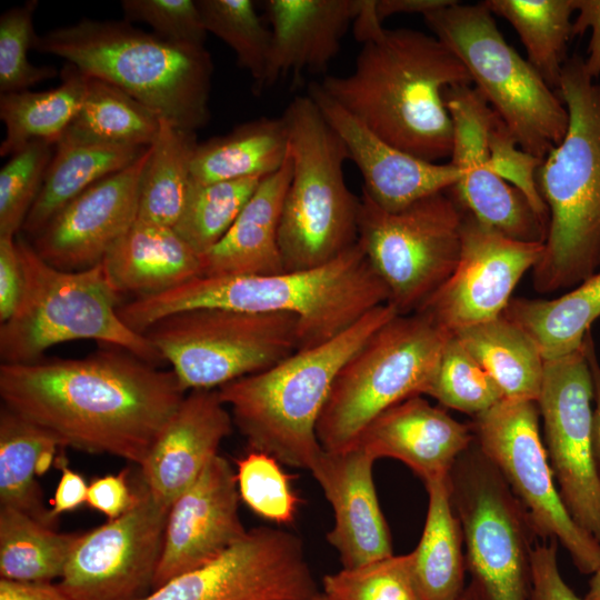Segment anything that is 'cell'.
<instances>
[{"label":"cell","mask_w":600,"mask_h":600,"mask_svg":"<svg viewBox=\"0 0 600 600\" xmlns=\"http://www.w3.org/2000/svg\"><path fill=\"white\" fill-rule=\"evenodd\" d=\"M291 172L288 152L282 167L261 180L224 237L202 254L201 277L268 276L284 271L279 226Z\"/></svg>","instance_id":"27"},{"label":"cell","mask_w":600,"mask_h":600,"mask_svg":"<svg viewBox=\"0 0 600 600\" xmlns=\"http://www.w3.org/2000/svg\"><path fill=\"white\" fill-rule=\"evenodd\" d=\"M592 401L584 338L577 351L544 361L537 403L560 498L574 522L600 542V482L591 454Z\"/></svg>","instance_id":"15"},{"label":"cell","mask_w":600,"mask_h":600,"mask_svg":"<svg viewBox=\"0 0 600 600\" xmlns=\"http://www.w3.org/2000/svg\"><path fill=\"white\" fill-rule=\"evenodd\" d=\"M298 600H329L324 593L322 591H319L310 597H306V598H302V599H298Z\"/></svg>","instance_id":"59"},{"label":"cell","mask_w":600,"mask_h":600,"mask_svg":"<svg viewBox=\"0 0 600 600\" xmlns=\"http://www.w3.org/2000/svg\"><path fill=\"white\" fill-rule=\"evenodd\" d=\"M471 426L461 423L421 396L383 411L353 444L374 461L393 458L424 483L448 477L457 459L473 443Z\"/></svg>","instance_id":"25"},{"label":"cell","mask_w":600,"mask_h":600,"mask_svg":"<svg viewBox=\"0 0 600 600\" xmlns=\"http://www.w3.org/2000/svg\"><path fill=\"white\" fill-rule=\"evenodd\" d=\"M232 424L218 389L191 390L140 466L141 482L170 508L219 454V446Z\"/></svg>","instance_id":"24"},{"label":"cell","mask_w":600,"mask_h":600,"mask_svg":"<svg viewBox=\"0 0 600 600\" xmlns=\"http://www.w3.org/2000/svg\"><path fill=\"white\" fill-rule=\"evenodd\" d=\"M449 331L428 316L398 314L378 329L339 370L317 423L324 451L352 446L389 408L424 391Z\"/></svg>","instance_id":"10"},{"label":"cell","mask_w":600,"mask_h":600,"mask_svg":"<svg viewBox=\"0 0 600 600\" xmlns=\"http://www.w3.org/2000/svg\"><path fill=\"white\" fill-rule=\"evenodd\" d=\"M279 463L269 454L251 451L238 460L236 477L239 494L253 512L277 523H288L299 499Z\"/></svg>","instance_id":"46"},{"label":"cell","mask_w":600,"mask_h":600,"mask_svg":"<svg viewBox=\"0 0 600 600\" xmlns=\"http://www.w3.org/2000/svg\"><path fill=\"white\" fill-rule=\"evenodd\" d=\"M3 407L61 447L107 453L139 467L186 391L171 370L109 346L81 359L0 364Z\"/></svg>","instance_id":"1"},{"label":"cell","mask_w":600,"mask_h":600,"mask_svg":"<svg viewBox=\"0 0 600 600\" xmlns=\"http://www.w3.org/2000/svg\"><path fill=\"white\" fill-rule=\"evenodd\" d=\"M557 90L569 121L537 171L549 212L543 252L532 269L541 293L577 286L600 269V83L576 54L564 62Z\"/></svg>","instance_id":"4"},{"label":"cell","mask_w":600,"mask_h":600,"mask_svg":"<svg viewBox=\"0 0 600 600\" xmlns=\"http://www.w3.org/2000/svg\"><path fill=\"white\" fill-rule=\"evenodd\" d=\"M462 220V209L444 191L398 211L382 209L362 192L358 242L399 314L417 312L453 272Z\"/></svg>","instance_id":"13"},{"label":"cell","mask_w":600,"mask_h":600,"mask_svg":"<svg viewBox=\"0 0 600 600\" xmlns=\"http://www.w3.org/2000/svg\"><path fill=\"white\" fill-rule=\"evenodd\" d=\"M81 533H60L31 516L0 506V576L16 581L61 578Z\"/></svg>","instance_id":"37"},{"label":"cell","mask_w":600,"mask_h":600,"mask_svg":"<svg viewBox=\"0 0 600 600\" xmlns=\"http://www.w3.org/2000/svg\"><path fill=\"white\" fill-rule=\"evenodd\" d=\"M288 152V130L282 117L252 119L224 136L198 143L191 182L264 178L282 167Z\"/></svg>","instance_id":"30"},{"label":"cell","mask_w":600,"mask_h":600,"mask_svg":"<svg viewBox=\"0 0 600 600\" xmlns=\"http://www.w3.org/2000/svg\"><path fill=\"white\" fill-rule=\"evenodd\" d=\"M106 277L120 294L162 293L202 276V256L173 228L136 219L102 260Z\"/></svg>","instance_id":"28"},{"label":"cell","mask_w":600,"mask_h":600,"mask_svg":"<svg viewBox=\"0 0 600 600\" xmlns=\"http://www.w3.org/2000/svg\"><path fill=\"white\" fill-rule=\"evenodd\" d=\"M133 506L81 533L59 587L71 600H141L152 587L170 508L141 482Z\"/></svg>","instance_id":"16"},{"label":"cell","mask_w":600,"mask_h":600,"mask_svg":"<svg viewBox=\"0 0 600 600\" xmlns=\"http://www.w3.org/2000/svg\"><path fill=\"white\" fill-rule=\"evenodd\" d=\"M456 0H376V13L382 22L394 14L428 12L454 4Z\"/></svg>","instance_id":"56"},{"label":"cell","mask_w":600,"mask_h":600,"mask_svg":"<svg viewBox=\"0 0 600 600\" xmlns=\"http://www.w3.org/2000/svg\"><path fill=\"white\" fill-rule=\"evenodd\" d=\"M319 591L300 538L258 527L213 561L141 600H298Z\"/></svg>","instance_id":"17"},{"label":"cell","mask_w":600,"mask_h":600,"mask_svg":"<svg viewBox=\"0 0 600 600\" xmlns=\"http://www.w3.org/2000/svg\"><path fill=\"white\" fill-rule=\"evenodd\" d=\"M329 600H424L414 578L411 553L390 556L322 578Z\"/></svg>","instance_id":"43"},{"label":"cell","mask_w":600,"mask_h":600,"mask_svg":"<svg viewBox=\"0 0 600 600\" xmlns=\"http://www.w3.org/2000/svg\"><path fill=\"white\" fill-rule=\"evenodd\" d=\"M429 496L422 536L410 552L424 600H459L466 589L460 521L450 499L449 476L424 483Z\"/></svg>","instance_id":"31"},{"label":"cell","mask_w":600,"mask_h":600,"mask_svg":"<svg viewBox=\"0 0 600 600\" xmlns=\"http://www.w3.org/2000/svg\"><path fill=\"white\" fill-rule=\"evenodd\" d=\"M577 11L572 34H582L591 29L588 58L583 62L587 73L596 80L600 76V0H577Z\"/></svg>","instance_id":"52"},{"label":"cell","mask_w":600,"mask_h":600,"mask_svg":"<svg viewBox=\"0 0 600 600\" xmlns=\"http://www.w3.org/2000/svg\"><path fill=\"white\" fill-rule=\"evenodd\" d=\"M542 252L543 242L511 239L463 211L458 263L417 312L450 333L493 320L502 316L514 287Z\"/></svg>","instance_id":"18"},{"label":"cell","mask_w":600,"mask_h":600,"mask_svg":"<svg viewBox=\"0 0 600 600\" xmlns=\"http://www.w3.org/2000/svg\"><path fill=\"white\" fill-rule=\"evenodd\" d=\"M424 394L444 407L474 417L504 398L492 378L453 334L443 347Z\"/></svg>","instance_id":"42"},{"label":"cell","mask_w":600,"mask_h":600,"mask_svg":"<svg viewBox=\"0 0 600 600\" xmlns=\"http://www.w3.org/2000/svg\"><path fill=\"white\" fill-rule=\"evenodd\" d=\"M33 49L120 88L160 118L194 131L209 121L212 60L129 21L82 19L36 37Z\"/></svg>","instance_id":"6"},{"label":"cell","mask_w":600,"mask_h":600,"mask_svg":"<svg viewBox=\"0 0 600 600\" xmlns=\"http://www.w3.org/2000/svg\"><path fill=\"white\" fill-rule=\"evenodd\" d=\"M558 542L537 543L531 560L530 600H582L563 580L557 560Z\"/></svg>","instance_id":"49"},{"label":"cell","mask_w":600,"mask_h":600,"mask_svg":"<svg viewBox=\"0 0 600 600\" xmlns=\"http://www.w3.org/2000/svg\"><path fill=\"white\" fill-rule=\"evenodd\" d=\"M127 21H142L161 39L182 46L204 47L207 30L193 0H123Z\"/></svg>","instance_id":"48"},{"label":"cell","mask_w":600,"mask_h":600,"mask_svg":"<svg viewBox=\"0 0 600 600\" xmlns=\"http://www.w3.org/2000/svg\"><path fill=\"white\" fill-rule=\"evenodd\" d=\"M261 177L191 182L174 231L199 254L213 248L232 227L257 188Z\"/></svg>","instance_id":"40"},{"label":"cell","mask_w":600,"mask_h":600,"mask_svg":"<svg viewBox=\"0 0 600 600\" xmlns=\"http://www.w3.org/2000/svg\"><path fill=\"white\" fill-rule=\"evenodd\" d=\"M37 0L12 7L0 17V94L24 91L58 74L52 66H36L28 51L36 40L33 16Z\"/></svg>","instance_id":"45"},{"label":"cell","mask_w":600,"mask_h":600,"mask_svg":"<svg viewBox=\"0 0 600 600\" xmlns=\"http://www.w3.org/2000/svg\"><path fill=\"white\" fill-rule=\"evenodd\" d=\"M444 100L453 122L451 163L461 171V178L450 188L453 200L480 223L506 237L544 242L548 226L523 194L489 167L487 132L494 110L471 83L448 88Z\"/></svg>","instance_id":"19"},{"label":"cell","mask_w":600,"mask_h":600,"mask_svg":"<svg viewBox=\"0 0 600 600\" xmlns=\"http://www.w3.org/2000/svg\"><path fill=\"white\" fill-rule=\"evenodd\" d=\"M487 146L492 172L520 191L536 214L548 226V208L537 184V171L542 159L522 150L496 112L488 128Z\"/></svg>","instance_id":"47"},{"label":"cell","mask_w":600,"mask_h":600,"mask_svg":"<svg viewBox=\"0 0 600 600\" xmlns=\"http://www.w3.org/2000/svg\"><path fill=\"white\" fill-rule=\"evenodd\" d=\"M239 497L236 472L216 456L170 507L153 589L213 561L247 534Z\"/></svg>","instance_id":"21"},{"label":"cell","mask_w":600,"mask_h":600,"mask_svg":"<svg viewBox=\"0 0 600 600\" xmlns=\"http://www.w3.org/2000/svg\"><path fill=\"white\" fill-rule=\"evenodd\" d=\"M472 83L460 59L436 37L383 29L362 43L353 70L320 87L391 146L434 162L451 158L453 122L444 93Z\"/></svg>","instance_id":"2"},{"label":"cell","mask_w":600,"mask_h":600,"mask_svg":"<svg viewBox=\"0 0 600 600\" xmlns=\"http://www.w3.org/2000/svg\"><path fill=\"white\" fill-rule=\"evenodd\" d=\"M490 12L502 17L518 32L529 63L550 88L559 86L567 43L572 34L571 17L577 0H486Z\"/></svg>","instance_id":"38"},{"label":"cell","mask_w":600,"mask_h":600,"mask_svg":"<svg viewBox=\"0 0 600 600\" xmlns=\"http://www.w3.org/2000/svg\"><path fill=\"white\" fill-rule=\"evenodd\" d=\"M452 334L492 378L504 398L538 400L544 360L518 326L500 316Z\"/></svg>","instance_id":"35"},{"label":"cell","mask_w":600,"mask_h":600,"mask_svg":"<svg viewBox=\"0 0 600 600\" xmlns=\"http://www.w3.org/2000/svg\"><path fill=\"white\" fill-rule=\"evenodd\" d=\"M539 417L537 401L503 398L474 417V441L527 511L536 534L557 540L581 573L592 574L600 568V542L574 522L560 498Z\"/></svg>","instance_id":"14"},{"label":"cell","mask_w":600,"mask_h":600,"mask_svg":"<svg viewBox=\"0 0 600 600\" xmlns=\"http://www.w3.org/2000/svg\"><path fill=\"white\" fill-rule=\"evenodd\" d=\"M373 463L363 449L352 444L336 452L323 450L310 469L333 510L334 523L327 540L344 569L393 554L373 482Z\"/></svg>","instance_id":"23"},{"label":"cell","mask_w":600,"mask_h":600,"mask_svg":"<svg viewBox=\"0 0 600 600\" xmlns=\"http://www.w3.org/2000/svg\"><path fill=\"white\" fill-rule=\"evenodd\" d=\"M467 569L486 600H530L538 537L529 516L476 441L449 473Z\"/></svg>","instance_id":"12"},{"label":"cell","mask_w":600,"mask_h":600,"mask_svg":"<svg viewBox=\"0 0 600 600\" xmlns=\"http://www.w3.org/2000/svg\"><path fill=\"white\" fill-rule=\"evenodd\" d=\"M181 388L218 389L264 371L298 350V318L222 308L181 311L144 333Z\"/></svg>","instance_id":"11"},{"label":"cell","mask_w":600,"mask_h":600,"mask_svg":"<svg viewBox=\"0 0 600 600\" xmlns=\"http://www.w3.org/2000/svg\"><path fill=\"white\" fill-rule=\"evenodd\" d=\"M16 242L24 272V291L16 313L0 326L1 363H29L62 342L92 339L122 348L142 360H162L144 334L129 329L118 314L120 294L102 263L63 271L46 262L22 233Z\"/></svg>","instance_id":"8"},{"label":"cell","mask_w":600,"mask_h":600,"mask_svg":"<svg viewBox=\"0 0 600 600\" xmlns=\"http://www.w3.org/2000/svg\"><path fill=\"white\" fill-rule=\"evenodd\" d=\"M292 172L279 226L286 272L321 267L358 241L360 198L348 188L347 148L314 101L294 97L281 116Z\"/></svg>","instance_id":"7"},{"label":"cell","mask_w":600,"mask_h":600,"mask_svg":"<svg viewBox=\"0 0 600 600\" xmlns=\"http://www.w3.org/2000/svg\"><path fill=\"white\" fill-rule=\"evenodd\" d=\"M582 600H600V568L592 573L589 589Z\"/></svg>","instance_id":"57"},{"label":"cell","mask_w":600,"mask_h":600,"mask_svg":"<svg viewBox=\"0 0 600 600\" xmlns=\"http://www.w3.org/2000/svg\"><path fill=\"white\" fill-rule=\"evenodd\" d=\"M58 439L8 408L0 411V504L54 527L36 480L53 461Z\"/></svg>","instance_id":"33"},{"label":"cell","mask_w":600,"mask_h":600,"mask_svg":"<svg viewBox=\"0 0 600 600\" xmlns=\"http://www.w3.org/2000/svg\"><path fill=\"white\" fill-rule=\"evenodd\" d=\"M426 24L467 68L474 88L519 147L544 159L568 128V111L537 70L502 37L482 3L454 4L423 16Z\"/></svg>","instance_id":"9"},{"label":"cell","mask_w":600,"mask_h":600,"mask_svg":"<svg viewBox=\"0 0 600 600\" xmlns=\"http://www.w3.org/2000/svg\"><path fill=\"white\" fill-rule=\"evenodd\" d=\"M459 600H486V598L479 588L471 581V583L466 587Z\"/></svg>","instance_id":"58"},{"label":"cell","mask_w":600,"mask_h":600,"mask_svg":"<svg viewBox=\"0 0 600 600\" xmlns=\"http://www.w3.org/2000/svg\"><path fill=\"white\" fill-rule=\"evenodd\" d=\"M586 351L592 378L594 403L591 420V454L596 474L600 482V364L596 356L590 331L586 336Z\"/></svg>","instance_id":"55"},{"label":"cell","mask_w":600,"mask_h":600,"mask_svg":"<svg viewBox=\"0 0 600 600\" xmlns=\"http://www.w3.org/2000/svg\"><path fill=\"white\" fill-rule=\"evenodd\" d=\"M398 314L390 303L380 304L333 339L218 388L252 451L310 470L323 452L317 423L339 370Z\"/></svg>","instance_id":"5"},{"label":"cell","mask_w":600,"mask_h":600,"mask_svg":"<svg viewBox=\"0 0 600 600\" xmlns=\"http://www.w3.org/2000/svg\"><path fill=\"white\" fill-rule=\"evenodd\" d=\"M207 32L227 43L238 64L253 80V92L263 90L271 30L267 29L251 0H197Z\"/></svg>","instance_id":"41"},{"label":"cell","mask_w":600,"mask_h":600,"mask_svg":"<svg viewBox=\"0 0 600 600\" xmlns=\"http://www.w3.org/2000/svg\"><path fill=\"white\" fill-rule=\"evenodd\" d=\"M150 147L130 166L108 176L61 208L30 240L52 267L80 271L102 262L133 224Z\"/></svg>","instance_id":"20"},{"label":"cell","mask_w":600,"mask_h":600,"mask_svg":"<svg viewBox=\"0 0 600 600\" xmlns=\"http://www.w3.org/2000/svg\"><path fill=\"white\" fill-rule=\"evenodd\" d=\"M308 96L343 141L348 159L363 178L362 192L382 209L401 210L452 188L461 178L460 169L451 162H429L381 139L329 97L319 82L309 84Z\"/></svg>","instance_id":"22"},{"label":"cell","mask_w":600,"mask_h":600,"mask_svg":"<svg viewBox=\"0 0 600 600\" xmlns=\"http://www.w3.org/2000/svg\"><path fill=\"white\" fill-rule=\"evenodd\" d=\"M127 474L128 471L123 470L118 474L94 479L88 486L86 502L109 519L123 514L133 506L137 498L136 490L131 491L128 484Z\"/></svg>","instance_id":"51"},{"label":"cell","mask_w":600,"mask_h":600,"mask_svg":"<svg viewBox=\"0 0 600 600\" xmlns=\"http://www.w3.org/2000/svg\"><path fill=\"white\" fill-rule=\"evenodd\" d=\"M388 299L386 286L357 241L318 268L268 276L198 277L121 304L118 314L129 329L143 334L157 321L192 309L290 313L298 318V350H302L333 339Z\"/></svg>","instance_id":"3"},{"label":"cell","mask_w":600,"mask_h":600,"mask_svg":"<svg viewBox=\"0 0 600 600\" xmlns=\"http://www.w3.org/2000/svg\"><path fill=\"white\" fill-rule=\"evenodd\" d=\"M502 316L532 340L544 361L570 354L600 317V271L556 299H511Z\"/></svg>","instance_id":"32"},{"label":"cell","mask_w":600,"mask_h":600,"mask_svg":"<svg viewBox=\"0 0 600 600\" xmlns=\"http://www.w3.org/2000/svg\"><path fill=\"white\" fill-rule=\"evenodd\" d=\"M361 4L362 0L266 1L271 50L263 89L291 71H324Z\"/></svg>","instance_id":"26"},{"label":"cell","mask_w":600,"mask_h":600,"mask_svg":"<svg viewBox=\"0 0 600 600\" xmlns=\"http://www.w3.org/2000/svg\"><path fill=\"white\" fill-rule=\"evenodd\" d=\"M54 144L32 141L13 153L0 171V236L16 237L39 196Z\"/></svg>","instance_id":"44"},{"label":"cell","mask_w":600,"mask_h":600,"mask_svg":"<svg viewBox=\"0 0 600 600\" xmlns=\"http://www.w3.org/2000/svg\"><path fill=\"white\" fill-rule=\"evenodd\" d=\"M148 148L91 141L66 132L54 146L41 190L20 233L33 239L68 202L133 163Z\"/></svg>","instance_id":"29"},{"label":"cell","mask_w":600,"mask_h":600,"mask_svg":"<svg viewBox=\"0 0 600 600\" xmlns=\"http://www.w3.org/2000/svg\"><path fill=\"white\" fill-rule=\"evenodd\" d=\"M61 477L57 486L50 514L57 521L58 517L67 511H71L87 501L88 486L84 479L72 471L61 457Z\"/></svg>","instance_id":"53"},{"label":"cell","mask_w":600,"mask_h":600,"mask_svg":"<svg viewBox=\"0 0 600 600\" xmlns=\"http://www.w3.org/2000/svg\"><path fill=\"white\" fill-rule=\"evenodd\" d=\"M159 127L160 117L150 108L114 84L89 76L81 108L66 132L91 141L148 148Z\"/></svg>","instance_id":"39"},{"label":"cell","mask_w":600,"mask_h":600,"mask_svg":"<svg viewBox=\"0 0 600 600\" xmlns=\"http://www.w3.org/2000/svg\"><path fill=\"white\" fill-rule=\"evenodd\" d=\"M197 146L194 131L160 118L141 178L137 219L170 228L177 224L191 184Z\"/></svg>","instance_id":"36"},{"label":"cell","mask_w":600,"mask_h":600,"mask_svg":"<svg viewBox=\"0 0 600 600\" xmlns=\"http://www.w3.org/2000/svg\"><path fill=\"white\" fill-rule=\"evenodd\" d=\"M0 600H71L51 582L16 581L0 578Z\"/></svg>","instance_id":"54"},{"label":"cell","mask_w":600,"mask_h":600,"mask_svg":"<svg viewBox=\"0 0 600 600\" xmlns=\"http://www.w3.org/2000/svg\"><path fill=\"white\" fill-rule=\"evenodd\" d=\"M60 77L61 83L53 89L0 94V119L6 127L1 157L32 141L56 146L68 130L83 102L89 76L67 62Z\"/></svg>","instance_id":"34"},{"label":"cell","mask_w":600,"mask_h":600,"mask_svg":"<svg viewBox=\"0 0 600 600\" xmlns=\"http://www.w3.org/2000/svg\"><path fill=\"white\" fill-rule=\"evenodd\" d=\"M24 291V272L16 237L0 236V321L18 310Z\"/></svg>","instance_id":"50"}]
</instances>
